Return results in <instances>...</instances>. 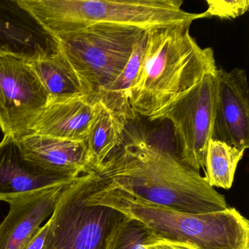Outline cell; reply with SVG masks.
I'll return each mask as SVG.
<instances>
[{
    "label": "cell",
    "mask_w": 249,
    "mask_h": 249,
    "mask_svg": "<svg viewBox=\"0 0 249 249\" xmlns=\"http://www.w3.org/2000/svg\"><path fill=\"white\" fill-rule=\"evenodd\" d=\"M154 237L139 221L122 213L107 236L105 249H143Z\"/></svg>",
    "instance_id": "d6986e66"
},
{
    "label": "cell",
    "mask_w": 249,
    "mask_h": 249,
    "mask_svg": "<svg viewBox=\"0 0 249 249\" xmlns=\"http://www.w3.org/2000/svg\"><path fill=\"white\" fill-rule=\"evenodd\" d=\"M143 249H196L189 245L169 241L154 236V238L143 246Z\"/></svg>",
    "instance_id": "44dd1931"
},
{
    "label": "cell",
    "mask_w": 249,
    "mask_h": 249,
    "mask_svg": "<svg viewBox=\"0 0 249 249\" xmlns=\"http://www.w3.org/2000/svg\"><path fill=\"white\" fill-rule=\"evenodd\" d=\"M211 140L249 148V91L245 70L217 69Z\"/></svg>",
    "instance_id": "9c48e42d"
},
{
    "label": "cell",
    "mask_w": 249,
    "mask_h": 249,
    "mask_svg": "<svg viewBox=\"0 0 249 249\" xmlns=\"http://www.w3.org/2000/svg\"><path fill=\"white\" fill-rule=\"evenodd\" d=\"M49 221L42 226L37 232L36 233L33 238L29 242L28 244L26 246L24 249H42L44 245L45 239L47 234L48 229H49Z\"/></svg>",
    "instance_id": "7402d4cb"
},
{
    "label": "cell",
    "mask_w": 249,
    "mask_h": 249,
    "mask_svg": "<svg viewBox=\"0 0 249 249\" xmlns=\"http://www.w3.org/2000/svg\"><path fill=\"white\" fill-rule=\"evenodd\" d=\"M57 51L56 38L18 0L0 1V54L29 61Z\"/></svg>",
    "instance_id": "30bf717a"
},
{
    "label": "cell",
    "mask_w": 249,
    "mask_h": 249,
    "mask_svg": "<svg viewBox=\"0 0 249 249\" xmlns=\"http://www.w3.org/2000/svg\"><path fill=\"white\" fill-rule=\"evenodd\" d=\"M23 157L46 171L71 177L91 173L87 142L26 134L17 138Z\"/></svg>",
    "instance_id": "5bb4252c"
},
{
    "label": "cell",
    "mask_w": 249,
    "mask_h": 249,
    "mask_svg": "<svg viewBox=\"0 0 249 249\" xmlns=\"http://www.w3.org/2000/svg\"><path fill=\"white\" fill-rule=\"evenodd\" d=\"M215 101V74L208 75L190 89L148 118L168 120L173 126L176 157L196 171L205 167L211 140Z\"/></svg>",
    "instance_id": "52a82bcc"
},
{
    "label": "cell",
    "mask_w": 249,
    "mask_h": 249,
    "mask_svg": "<svg viewBox=\"0 0 249 249\" xmlns=\"http://www.w3.org/2000/svg\"><path fill=\"white\" fill-rule=\"evenodd\" d=\"M90 199L139 221L154 236L196 249H249V222L237 209L190 213L107 187L97 176Z\"/></svg>",
    "instance_id": "3957f363"
},
{
    "label": "cell",
    "mask_w": 249,
    "mask_h": 249,
    "mask_svg": "<svg viewBox=\"0 0 249 249\" xmlns=\"http://www.w3.org/2000/svg\"><path fill=\"white\" fill-rule=\"evenodd\" d=\"M183 4L182 0H58L52 14L56 29L62 33L100 23L147 30L203 18L202 14L183 11Z\"/></svg>",
    "instance_id": "8992f818"
},
{
    "label": "cell",
    "mask_w": 249,
    "mask_h": 249,
    "mask_svg": "<svg viewBox=\"0 0 249 249\" xmlns=\"http://www.w3.org/2000/svg\"><path fill=\"white\" fill-rule=\"evenodd\" d=\"M49 102L47 91L27 61L0 54V129L4 136L17 139L25 135Z\"/></svg>",
    "instance_id": "ba28073f"
},
{
    "label": "cell",
    "mask_w": 249,
    "mask_h": 249,
    "mask_svg": "<svg viewBox=\"0 0 249 249\" xmlns=\"http://www.w3.org/2000/svg\"><path fill=\"white\" fill-rule=\"evenodd\" d=\"M192 24L145 30V51L131 89L130 105L135 113L151 117L206 75L216 73L213 51L202 49L192 37Z\"/></svg>",
    "instance_id": "7a4b0ae2"
},
{
    "label": "cell",
    "mask_w": 249,
    "mask_h": 249,
    "mask_svg": "<svg viewBox=\"0 0 249 249\" xmlns=\"http://www.w3.org/2000/svg\"><path fill=\"white\" fill-rule=\"evenodd\" d=\"M146 33L139 39L127 63L116 79L100 93L97 103L104 105L126 124L136 116L130 105L131 89L139 72L145 51Z\"/></svg>",
    "instance_id": "e0dca14e"
},
{
    "label": "cell",
    "mask_w": 249,
    "mask_h": 249,
    "mask_svg": "<svg viewBox=\"0 0 249 249\" xmlns=\"http://www.w3.org/2000/svg\"><path fill=\"white\" fill-rule=\"evenodd\" d=\"M94 172L64 189L42 249H105L107 236L122 213L90 199L97 183Z\"/></svg>",
    "instance_id": "5b68a950"
},
{
    "label": "cell",
    "mask_w": 249,
    "mask_h": 249,
    "mask_svg": "<svg viewBox=\"0 0 249 249\" xmlns=\"http://www.w3.org/2000/svg\"><path fill=\"white\" fill-rule=\"evenodd\" d=\"M208 8L202 13L204 18L217 17L220 19H234L247 12L249 0H207Z\"/></svg>",
    "instance_id": "ffe728a7"
},
{
    "label": "cell",
    "mask_w": 249,
    "mask_h": 249,
    "mask_svg": "<svg viewBox=\"0 0 249 249\" xmlns=\"http://www.w3.org/2000/svg\"><path fill=\"white\" fill-rule=\"evenodd\" d=\"M97 103L90 101L84 94L51 100L30 125L26 134L86 142Z\"/></svg>",
    "instance_id": "4fadbf2b"
},
{
    "label": "cell",
    "mask_w": 249,
    "mask_h": 249,
    "mask_svg": "<svg viewBox=\"0 0 249 249\" xmlns=\"http://www.w3.org/2000/svg\"><path fill=\"white\" fill-rule=\"evenodd\" d=\"M245 151L225 142L211 140L205 156V181L213 188L230 189Z\"/></svg>",
    "instance_id": "ac0fdd59"
},
{
    "label": "cell",
    "mask_w": 249,
    "mask_h": 249,
    "mask_svg": "<svg viewBox=\"0 0 249 249\" xmlns=\"http://www.w3.org/2000/svg\"><path fill=\"white\" fill-rule=\"evenodd\" d=\"M77 178L35 165L23 157L17 140L11 135H5L0 142V201L9 202L37 191L68 186Z\"/></svg>",
    "instance_id": "8fae6325"
},
{
    "label": "cell",
    "mask_w": 249,
    "mask_h": 249,
    "mask_svg": "<svg viewBox=\"0 0 249 249\" xmlns=\"http://www.w3.org/2000/svg\"><path fill=\"white\" fill-rule=\"evenodd\" d=\"M145 31L100 23L53 37L76 72L84 95L97 103L100 93L122 72Z\"/></svg>",
    "instance_id": "277c9868"
},
{
    "label": "cell",
    "mask_w": 249,
    "mask_h": 249,
    "mask_svg": "<svg viewBox=\"0 0 249 249\" xmlns=\"http://www.w3.org/2000/svg\"><path fill=\"white\" fill-rule=\"evenodd\" d=\"M27 62L47 91L49 101L84 94L76 72L59 49Z\"/></svg>",
    "instance_id": "9a60e30c"
},
{
    "label": "cell",
    "mask_w": 249,
    "mask_h": 249,
    "mask_svg": "<svg viewBox=\"0 0 249 249\" xmlns=\"http://www.w3.org/2000/svg\"><path fill=\"white\" fill-rule=\"evenodd\" d=\"M94 173L107 187L175 211L204 213L228 208L225 197L199 172L142 138H124Z\"/></svg>",
    "instance_id": "6da1fadb"
},
{
    "label": "cell",
    "mask_w": 249,
    "mask_h": 249,
    "mask_svg": "<svg viewBox=\"0 0 249 249\" xmlns=\"http://www.w3.org/2000/svg\"><path fill=\"white\" fill-rule=\"evenodd\" d=\"M126 123L98 102L87 138L90 170L96 171L124 139Z\"/></svg>",
    "instance_id": "2e32d148"
},
{
    "label": "cell",
    "mask_w": 249,
    "mask_h": 249,
    "mask_svg": "<svg viewBox=\"0 0 249 249\" xmlns=\"http://www.w3.org/2000/svg\"><path fill=\"white\" fill-rule=\"evenodd\" d=\"M66 186L43 189L10 201L9 213L0 224V249H24L51 218Z\"/></svg>",
    "instance_id": "7c38bea8"
}]
</instances>
